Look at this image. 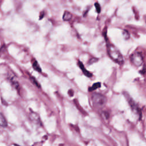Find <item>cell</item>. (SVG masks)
Instances as JSON below:
<instances>
[{
    "instance_id": "1",
    "label": "cell",
    "mask_w": 146,
    "mask_h": 146,
    "mask_svg": "<svg viewBox=\"0 0 146 146\" xmlns=\"http://www.w3.org/2000/svg\"><path fill=\"white\" fill-rule=\"evenodd\" d=\"M107 47L108 52L111 58L117 63H123V58L119 50L112 44H108Z\"/></svg>"
},
{
    "instance_id": "2",
    "label": "cell",
    "mask_w": 146,
    "mask_h": 146,
    "mask_svg": "<svg viewBox=\"0 0 146 146\" xmlns=\"http://www.w3.org/2000/svg\"><path fill=\"white\" fill-rule=\"evenodd\" d=\"M91 99L94 104L96 107L99 108L103 107L106 104L107 102V99L104 95L98 93L94 94Z\"/></svg>"
},
{
    "instance_id": "3",
    "label": "cell",
    "mask_w": 146,
    "mask_h": 146,
    "mask_svg": "<svg viewBox=\"0 0 146 146\" xmlns=\"http://www.w3.org/2000/svg\"><path fill=\"white\" fill-rule=\"evenodd\" d=\"M131 61L132 63L137 67L141 66L143 62V58L141 53L140 52H136L133 54L131 56Z\"/></svg>"
},
{
    "instance_id": "4",
    "label": "cell",
    "mask_w": 146,
    "mask_h": 146,
    "mask_svg": "<svg viewBox=\"0 0 146 146\" xmlns=\"http://www.w3.org/2000/svg\"><path fill=\"white\" fill-rule=\"evenodd\" d=\"M29 116H30V120L34 122V123H35L36 124H39V125H41V121H40V117L39 116V115L36 113V112H31L30 113V115H29Z\"/></svg>"
},
{
    "instance_id": "5",
    "label": "cell",
    "mask_w": 146,
    "mask_h": 146,
    "mask_svg": "<svg viewBox=\"0 0 146 146\" xmlns=\"http://www.w3.org/2000/svg\"><path fill=\"white\" fill-rule=\"evenodd\" d=\"M128 102H129V104L132 108V110H133V111L135 112V113H140V109L139 108L137 105L136 104V103L133 101V100H132L131 98H129L128 99H127Z\"/></svg>"
},
{
    "instance_id": "6",
    "label": "cell",
    "mask_w": 146,
    "mask_h": 146,
    "mask_svg": "<svg viewBox=\"0 0 146 146\" xmlns=\"http://www.w3.org/2000/svg\"><path fill=\"white\" fill-rule=\"evenodd\" d=\"M78 65H79V67L80 68L81 70L82 71V72H83V74H84L86 76H88V77H91V76H92V74L90 73V72L88 71H87V70H86V68H85V67H84L83 64L81 62H80V61L78 62Z\"/></svg>"
},
{
    "instance_id": "7",
    "label": "cell",
    "mask_w": 146,
    "mask_h": 146,
    "mask_svg": "<svg viewBox=\"0 0 146 146\" xmlns=\"http://www.w3.org/2000/svg\"><path fill=\"white\" fill-rule=\"evenodd\" d=\"M72 14L68 11H65L63 15V19L64 21H68L72 18Z\"/></svg>"
},
{
    "instance_id": "8",
    "label": "cell",
    "mask_w": 146,
    "mask_h": 146,
    "mask_svg": "<svg viewBox=\"0 0 146 146\" xmlns=\"http://www.w3.org/2000/svg\"><path fill=\"white\" fill-rule=\"evenodd\" d=\"M7 125V122L4 116L0 112V126L5 127Z\"/></svg>"
},
{
    "instance_id": "9",
    "label": "cell",
    "mask_w": 146,
    "mask_h": 146,
    "mask_svg": "<svg viewBox=\"0 0 146 146\" xmlns=\"http://www.w3.org/2000/svg\"><path fill=\"white\" fill-rule=\"evenodd\" d=\"M33 68H34V69L35 70L39 72H41L42 70H41V68H40L38 63L36 60H34L33 62Z\"/></svg>"
},
{
    "instance_id": "10",
    "label": "cell",
    "mask_w": 146,
    "mask_h": 146,
    "mask_svg": "<svg viewBox=\"0 0 146 146\" xmlns=\"http://www.w3.org/2000/svg\"><path fill=\"white\" fill-rule=\"evenodd\" d=\"M101 86V84L100 82H97L96 83H94L91 87L89 88V91H93L94 90H95L96 89L100 87Z\"/></svg>"
},
{
    "instance_id": "11",
    "label": "cell",
    "mask_w": 146,
    "mask_h": 146,
    "mask_svg": "<svg viewBox=\"0 0 146 146\" xmlns=\"http://www.w3.org/2000/svg\"><path fill=\"white\" fill-rule=\"evenodd\" d=\"M95 9H96V11L98 13H99L101 11V7H100V4L98 3V2H95Z\"/></svg>"
},
{
    "instance_id": "12",
    "label": "cell",
    "mask_w": 146,
    "mask_h": 146,
    "mask_svg": "<svg viewBox=\"0 0 146 146\" xmlns=\"http://www.w3.org/2000/svg\"><path fill=\"white\" fill-rule=\"evenodd\" d=\"M123 37L125 39H128L129 38V33L126 30H124L123 31Z\"/></svg>"
},
{
    "instance_id": "13",
    "label": "cell",
    "mask_w": 146,
    "mask_h": 146,
    "mask_svg": "<svg viewBox=\"0 0 146 146\" xmlns=\"http://www.w3.org/2000/svg\"><path fill=\"white\" fill-rule=\"evenodd\" d=\"M31 82H33V83L35 85V86H36V87H40V85H39V84L38 83V82L36 81V80L34 78V77H31Z\"/></svg>"
},
{
    "instance_id": "14",
    "label": "cell",
    "mask_w": 146,
    "mask_h": 146,
    "mask_svg": "<svg viewBox=\"0 0 146 146\" xmlns=\"http://www.w3.org/2000/svg\"><path fill=\"white\" fill-rule=\"evenodd\" d=\"M68 94L70 95V96H72L74 95V91H73L72 90H70L68 91Z\"/></svg>"
},
{
    "instance_id": "15",
    "label": "cell",
    "mask_w": 146,
    "mask_h": 146,
    "mask_svg": "<svg viewBox=\"0 0 146 146\" xmlns=\"http://www.w3.org/2000/svg\"><path fill=\"white\" fill-rule=\"evenodd\" d=\"M44 12H41L40 14V15H39V19H42L43 17V16H44Z\"/></svg>"
},
{
    "instance_id": "16",
    "label": "cell",
    "mask_w": 146,
    "mask_h": 146,
    "mask_svg": "<svg viewBox=\"0 0 146 146\" xmlns=\"http://www.w3.org/2000/svg\"><path fill=\"white\" fill-rule=\"evenodd\" d=\"M96 59H95V58L91 59H90V64L92 63L93 62H96Z\"/></svg>"
}]
</instances>
